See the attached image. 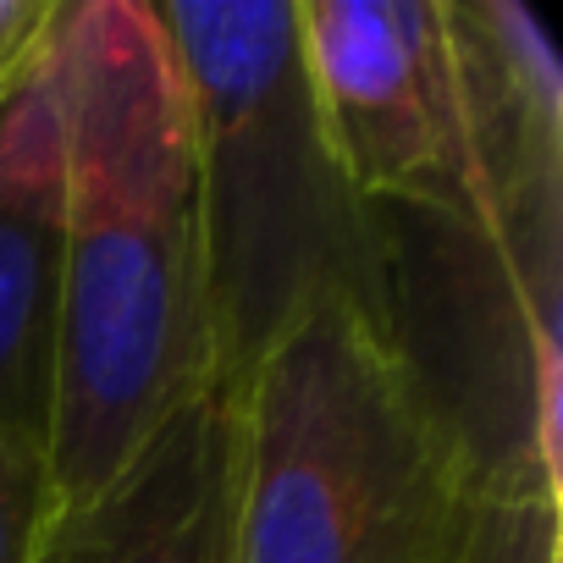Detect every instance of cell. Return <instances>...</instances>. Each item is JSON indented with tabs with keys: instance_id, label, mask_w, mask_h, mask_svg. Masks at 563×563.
<instances>
[{
	"instance_id": "obj_1",
	"label": "cell",
	"mask_w": 563,
	"mask_h": 563,
	"mask_svg": "<svg viewBox=\"0 0 563 563\" xmlns=\"http://www.w3.org/2000/svg\"><path fill=\"white\" fill-rule=\"evenodd\" d=\"M67 210L51 349V514L100 497L210 398L188 89L144 0H62L51 29Z\"/></svg>"
},
{
	"instance_id": "obj_2",
	"label": "cell",
	"mask_w": 563,
	"mask_h": 563,
	"mask_svg": "<svg viewBox=\"0 0 563 563\" xmlns=\"http://www.w3.org/2000/svg\"><path fill=\"white\" fill-rule=\"evenodd\" d=\"M221 404V563H470L486 453L398 310L327 305Z\"/></svg>"
},
{
	"instance_id": "obj_3",
	"label": "cell",
	"mask_w": 563,
	"mask_h": 563,
	"mask_svg": "<svg viewBox=\"0 0 563 563\" xmlns=\"http://www.w3.org/2000/svg\"><path fill=\"white\" fill-rule=\"evenodd\" d=\"M155 12L188 89L210 398H227L327 305L398 310L393 243L332 155L288 0Z\"/></svg>"
},
{
	"instance_id": "obj_4",
	"label": "cell",
	"mask_w": 563,
	"mask_h": 563,
	"mask_svg": "<svg viewBox=\"0 0 563 563\" xmlns=\"http://www.w3.org/2000/svg\"><path fill=\"white\" fill-rule=\"evenodd\" d=\"M310 89L349 188L409 205L486 254L497 282V227L475 172L442 0H299Z\"/></svg>"
},
{
	"instance_id": "obj_5",
	"label": "cell",
	"mask_w": 563,
	"mask_h": 563,
	"mask_svg": "<svg viewBox=\"0 0 563 563\" xmlns=\"http://www.w3.org/2000/svg\"><path fill=\"white\" fill-rule=\"evenodd\" d=\"M475 172L497 227V288L514 338L558 332L563 227V73L547 29L519 0H442Z\"/></svg>"
},
{
	"instance_id": "obj_6",
	"label": "cell",
	"mask_w": 563,
	"mask_h": 563,
	"mask_svg": "<svg viewBox=\"0 0 563 563\" xmlns=\"http://www.w3.org/2000/svg\"><path fill=\"white\" fill-rule=\"evenodd\" d=\"M62 210L67 150L45 40L40 62L0 95V437H23L34 448H45L51 415Z\"/></svg>"
},
{
	"instance_id": "obj_7",
	"label": "cell",
	"mask_w": 563,
	"mask_h": 563,
	"mask_svg": "<svg viewBox=\"0 0 563 563\" xmlns=\"http://www.w3.org/2000/svg\"><path fill=\"white\" fill-rule=\"evenodd\" d=\"M227 426L221 404L183 409L100 497L56 508L29 563H221Z\"/></svg>"
},
{
	"instance_id": "obj_8",
	"label": "cell",
	"mask_w": 563,
	"mask_h": 563,
	"mask_svg": "<svg viewBox=\"0 0 563 563\" xmlns=\"http://www.w3.org/2000/svg\"><path fill=\"white\" fill-rule=\"evenodd\" d=\"M558 541H563V530H558L552 497H536L503 475H486L470 563H558Z\"/></svg>"
},
{
	"instance_id": "obj_9",
	"label": "cell",
	"mask_w": 563,
	"mask_h": 563,
	"mask_svg": "<svg viewBox=\"0 0 563 563\" xmlns=\"http://www.w3.org/2000/svg\"><path fill=\"white\" fill-rule=\"evenodd\" d=\"M51 519L45 448L23 437H0V563H29Z\"/></svg>"
}]
</instances>
